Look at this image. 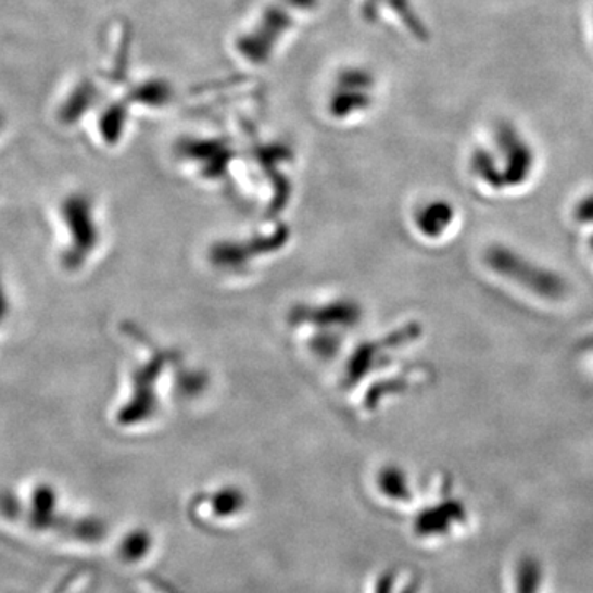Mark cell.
<instances>
[{
  "label": "cell",
  "instance_id": "1",
  "mask_svg": "<svg viewBox=\"0 0 593 593\" xmlns=\"http://www.w3.org/2000/svg\"><path fill=\"white\" fill-rule=\"evenodd\" d=\"M52 257L56 270L68 279L88 276L108 248V226L94 194L70 190L60 194L48 212Z\"/></svg>",
  "mask_w": 593,
  "mask_h": 593
},
{
  "label": "cell",
  "instance_id": "2",
  "mask_svg": "<svg viewBox=\"0 0 593 593\" xmlns=\"http://www.w3.org/2000/svg\"><path fill=\"white\" fill-rule=\"evenodd\" d=\"M534 165L532 143L516 124L506 119L494 123L487 140L474 147L470 154L471 175L488 184L502 178L512 184L525 180Z\"/></svg>",
  "mask_w": 593,
  "mask_h": 593
},
{
  "label": "cell",
  "instance_id": "8",
  "mask_svg": "<svg viewBox=\"0 0 593 593\" xmlns=\"http://www.w3.org/2000/svg\"><path fill=\"white\" fill-rule=\"evenodd\" d=\"M293 12H312L317 9L318 0H282Z\"/></svg>",
  "mask_w": 593,
  "mask_h": 593
},
{
  "label": "cell",
  "instance_id": "4",
  "mask_svg": "<svg viewBox=\"0 0 593 593\" xmlns=\"http://www.w3.org/2000/svg\"><path fill=\"white\" fill-rule=\"evenodd\" d=\"M324 304L295 308L289 321L293 328H305L296 333H305V341L312 352L320 355V358L330 359L340 349L343 335L352 331V328L362 320V312L355 302L344 299Z\"/></svg>",
  "mask_w": 593,
  "mask_h": 593
},
{
  "label": "cell",
  "instance_id": "9",
  "mask_svg": "<svg viewBox=\"0 0 593 593\" xmlns=\"http://www.w3.org/2000/svg\"><path fill=\"white\" fill-rule=\"evenodd\" d=\"M586 28H589L590 43H592V48H593V8L590 9V12H589V21H586Z\"/></svg>",
  "mask_w": 593,
  "mask_h": 593
},
{
  "label": "cell",
  "instance_id": "6",
  "mask_svg": "<svg viewBox=\"0 0 593 593\" xmlns=\"http://www.w3.org/2000/svg\"><path fill=\"white\" fill-rule=\"evenodd\" d=\"M293 14L295 12L283 4L282 0L279 4L267 5L253 27L236 41L239 55L253 65L269 62L282 38L293 27Z\"/></svg>",
  "mask_w": 593,
  "mask_h": 593
},
{
  "label": "cell",
  "instance_id": "7",
  "mask_svg": "<svg viewBox=\"0 0 593 593\" xmlns=\"http://www.w3.org/2000/svg\"><path fill=\"white\" fill-rule=\"evenodd\" d=\"M181 154L197 165L206 178H218L225 175L232 154L228 143L218 139H193L181 143Z\"/></svg>",
  "mask_w": 593,
  "mask_h": 593
},
{
  "label": "cell",
  "instance_id": "3",
  "mask_svg": "<svg viewBox=\"0 0 593 593\" xmlns=\"http://www.w3.org/2000/svg\"><path fill=\"white\" fill-rule=\"evenodd\" d=\"M167 355L146 344V353L140 352L136 362L127 368L121 398L113 409V422L121 429H139L155 419L161 413L159 386L164 378Z\"/></svg>",
  "mask_w": 593,
  "mask_h": 593
},
{
  "label": "cell",
  "instance_id": "5",
  "mask_svg": "<svg viewBox=\"0 0 593 593\" xmlns=\"http://www.w3.org/2000/svg\"><path fill=\"white\" fill-rule=\"evenodd\" d=\"M378 79L366 66H344L335 76L328 94L327 110L331 119L352 121L368 113L376 101Z\"/></svg>",
  "mask_w": 593,
  "mask_h": 593
},
{
  "label": "cell",
  "instance_id": "10",
  "mask_svg": "<svg viewBox=\"0 0 593 593\" xmlns=\"http://www.w3.org/2000/svg\"><path fill=\"white\" fill-rule=\"evenodd\" d=\"M2 133H4V121L0 117V137H2Z\"/></svg>",
  "mask_w": 593,
  "mask_h": 593
}]
</instances>
